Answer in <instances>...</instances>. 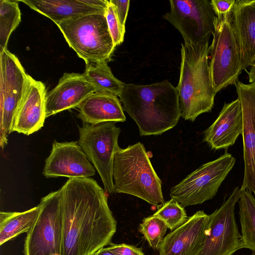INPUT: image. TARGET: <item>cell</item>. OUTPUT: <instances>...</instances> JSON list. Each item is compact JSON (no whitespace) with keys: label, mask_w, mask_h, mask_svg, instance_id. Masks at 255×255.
<instances>
[{"label":"cell","mask_w":255,"mask_h":255,"mask_svg":"<svg viewBox=\"0 0 255 255\" xmlns=\"http://www.w3.org/2000/svg\"><path fill=\"white\" fill-rule=\"evenodd\" d=\"M231 15V13L216 16L213 40L209 46L210 72L216 94L235 84L243 71Z\"/></svg>","instance_id":"obj_6"},{"label":"cell","mask_w":255,"mask_h":255,"mask_svg":"<svg viewBox=\"0 0 255 255\" xmlns=\"http://www.w3.org/2000/svg\"><path fill=\"white\" fill-rule=\"evenodd\" d=\"M243 117L244 174L241 189L255 195V81L245 84L239 80L234 84Z\"/></svg>","instance_id":"obj_13"},{"label":"cell","mask_w":255,"mask_h":255,"mask_svg":"<svg viewBox=\"0 0 255 255\" xmlns=\"http://www.w3.org/2000/svg\"></svg>","instance_id":"obj_35"},{"label":"cell","mask_w":255,"mask_h":255,"mask_svg":"<svg viewBox=\"0 0 255 255\" xmlns=\"http://www.w3.org/2000/svg\"><path fill=\"white\" fill-rule=\"evenodd\" d=\"M235 163L236 158L226 153L203 164L171 188V198L183 207L201 204L212 199Z\"/></svg>","instance_id":"obj_7"},{"label":"cell","mask_w":255,"mask_h":255,"mask_svg":"<svg viewBox=\"0 0 255 255\" xmlns=\"http://www.w3.org/2000/svg\"><path fill=\"white\" fill-rule=\"evenodd\" d=\"M252 255H255V252H253Z\"/></svg>","instance_id":"obj_34"},{"label":"cell","mask_w":255,"mask_h":255,"mask_svg":"<svg viewBox=\"0 0 255 255\" xmlns=\"http://www.w3.org/2000/svg\"><path fill=\"white\" fill-rule=\"evenodd\" d=\"M243 117L237 98L225 103L216 120L204 132V140L215 150L233 145L243 132Z\"/></svg>","instance_id":"obj_19"},{"label":"cell","mask_w":255,"mask_h":255,"mask_svg":"<svg viewBox=\"0 0 255 255\" xmlns=\"http://www.w3.org/2000/svg\"><path fill=\"white\" fill-rule=\"evenodd\" d=\"M0 145L7 144L17 110L24 96L29 76L17 57L7 49L0 53Z\"/></svg>","instance_id":"obj_10"},{"label":"cell","mask_w":255,"mask_h":255,"mask_svg":"<svg viewBox=\"0 0 255 255\" xmlns=\"http://www.w3.org/2000/svg\"><path fill=\"white\" fill-rule=\"evenodd\" d=\"M42 173L46 178H90L95 170L78 142L54 141Z\"/></svg>","instance_id":"obj_14"},{"label":"cell","mask_w":255,"mask_h":255,"mask_svg":"<svg viewBox=\"0 0 255 255\" xmlns=\"http://www.w3.org/2000/svg\"><path fill=\"white\" fill-rule=\"evenodd\" d=\"M108 63L103 61L87 64L83 74L95 92L119 97L125 83L114 76Z\"/></svg>","instance_id":"obj_23"},{"label":"cell","mask_w":255,"mask_h":255,"mask_svg":"<svg viewBox=\"0 0 255 255\" xmlns=\"http://www.w3.org/2000/svg\"><path fill=\"white\" fill-rule=\"evenodd\" d=\"M209 222V215L202 210L197 211L163 239L158 248L159 255H199Z\"/></svg>","instance_id":"obj_15"},{"label":"cell","mask_w":255,"mask_h":255,"mask_svg":"<svg viewBox=\"0 0 255 255\" xmlns=\"http://www.w3.org/2000/svg\"><path fill=\"white\" fill-rule=\"evenodd\" d=\"M108 248L118 255H144L142 248L126 244H111Z\"/></svg>","instance_id":"obj_29"},{"label":"cell","mask_w":255,"mask_h":255,"mask_svg":"<svg viewBox=\"0 0 255 255\" xmlns=\"http://www.w3.org/2000/svg\"><path fill=\"white\" fill-rule=\"evenodd\" d=\"M170 9L163 18L181 33L184 42L209 41L216 15L209 0H170Z\"/></svg>","instance_id":"obj_11"},{"label":"cell","mask_w":255,"mask_h":255,"mask_svg":"<svg viewBox=\"0 0 255 255\" xmlns=\"http://www.w3.org/2000/svg\"><path fill=\"white\" fill-rule=\"evenodd\" d=\"M167 228L161 219L153 215L143 219L139 225V231L152 249L158 250Z\"/></svg>","instance_id":"obj_26"},{"label":"cell","mask_w":255,"mask_h":255,"mask_svg":"<svg viewBox=\"0 0 255 255\" xmlns=\"http://www.w3.org/2000/svg\"><path fill=\"white\" fill-rule=\"evenodd\" d=\"M94 92V89L83 74L65 73L56 86L46 94V118L77 108Z\"/></svg>","instance_id":"obj_16"},{"label":"cell","mask_w":255,"mask_h":255,"mask_svg":"<svg viewBox=\"0 0 255 255\" xmlns=\"http://www.w3.org/2000/svg\"><path fill=\"white\" fill-rule=\"evenodd\" d=\"M114 5L116 11L121 24L125 26L129 9L130 0H110Z\"/></svg>","instance_id":"obj_31"},{"label":"cell","mask_w":255,"mask_h":255,"mask_svg":"<svg viewBox=\"0 0 255 255\" xmlns=\"http://www.w3.org/2000/svg\"><path fill=\"white\" fill-rule=\"evenodd\" d=\"M113 178L115 193L132 195L157 207L165 202L161 181L140 142L126 148L119 147L114 160Z\"/></svg>","instance_id":"obj_4"},{"label":"cell","mask_w":255,"mask_h":255,"mask_svg":"<svg viewBox=\"0 0 255 255\" xmlns=\"http://www.w3.org/2000/svg\"><path fill=\"white\" fill-rule=\"evenodd\" d=\"M62 255H94L112 244L117 221L105 190L91 178L62 187Z\"/></svg>","instance_id":"obj_1"},{"label":"cell","mask_w":255,"mask_h":255,"mask_svg":"<svg viewBox=\"0 0 255 255\" xmlns=\"http://www.w3.org/2000/svg\"><path fill=\"white\" fill-rule=\"evenodd\" d=\"M109 29L115 46L121 44L124 39L125 26L121 23L114 5L110 0L105 14Z\"/></svg>","instance_id":"obj_28"},{"label":"cell","mask_w":255,"mask_h":255,"mask_svg":"<svg viewBox=\"0 0 255 255\" xmlns=\"http://www.w3.org/2000/svg\"><path fill=\"white\" fill-rule=\"evenodd\" d=\"M105 14H87L57 24L69 46L86 65L109 62L116 47Z\"/></svg>","instance_id":"obj_5"},{"label":"cell","mask_w":255,"mask_h":255,"mask_svg":"<svg viewBox=\"0 0 255 255\" xmlns=\"http://www.w3.org/2000/svg\"><path fill=\"white\" fill-rule=\"evenodd\" d=\"M180 76L176 89L181 117L194 122L211 111L216 93L211 78L209 41L182 43Z\"/></svg>","instance_id":"obj_3"},{"label":"cell","mask_w":255,"mask_h":255,"mask_svg":"<svg viewBox=\"0 0 255 255\" xmlns=\"http://www.w3.org/2000/svg\"><path fill=\"white\" fill-rule=\"evenodd\" d=\"M153 215L161 219L172 231L188 219L184 207L173 199L165 202Z\"/></svg>","instance_id":"obj_27"},{"label":"cell","mask_w":255,"mask_h":255,"mask_svg":"<svg viewBox=\"0 0 255 255\" xmlns=\"http://www.w3.org/2000/svg\"><path fill=\"white\" fill-rule=\"evenodd\" d=\"M119 97L141 136L161 134L181 117L176 88L167 80L148 85L125 83Z\"/></svg>","instance_id":"obj_2"},{"label":"cell","mask_w":255,"mask_h":255,"mask_svg":"<svg viewBox=\"0 0 255 255\" xmlns=\"http://www.w3.org/2000/svg\"><path fill=\"white\" fill-rule=\"evenodd\" d=\"M45 86L29 76L24 96L14 119L12 131L29 135L43 126L46 118Z\"/></svg>","instance_id":"obj_17"},{"label":"cell","mask_w":255,"mask_h":255,"mask_svg":"<svg viewBox=\"0 0 255 255\" xmlns=\"http://www.w3.org/2000/svg\"><path fill=\"white\" fill-rule=\"evenodd\" d=\"M241 192V188L235 187L222 205L209 215L208 231L199 255H233L241 249L242 236L235 216Z\"/></svg>","instance_id":"obj_12"},{"label":"cell","mask_w":255,"mask_h":255,"mask_svg":"<svg viewBox=\"0 0 255 255\" xmlns=\"http://www.w3.org/2000/svg\"><path fill=\"white\" fill-rule=\"evenodd\" d=\"M94 255H118L111 251L108 247L102 248L98 251Z\"/></svg>","instance_id":"obj_32"},{"label":"cell","mask_w":255,"mask_h":255,"mask_svg":"<svg viewBox=\"0 0 255 255\" xmlns=\"http://www.w3.org/2000/svg\"><path fill=\"white\" fill-rule=\"evenodd\" d=\"M21 21L18 0H0V53L7 49L12 32Z\"/></svg>","instance_id":"obj_25"},{"label":"cell","mask_w":255,"mask_h":255,"mask_svg":"<svg viewBox=\"0 0 255 255\" xmlns=\"http://www.w3.org/2000/svg\"><path fill=\"white\" fill-rule=\"evenodd\" d=\"M62 189L50 192L40 202V213L25 237L24 255H62Z\"/></svg>","instance_id":"obj_8"},{"label":"cell","mask_w":255,"mask_h":255,"mask_svg":"<svg viewBox=\"0 0 255 255\" xmlns=\"http://www.w3.org/2000/svg\"><path fill=\"white\" fill-rule=\"evenodd\" d=\"M236 0H212L211 5L216 16L229 14L231 13Z\"/></svg>","instance_id":"obj_30"},{"label":"cell","mask_w":255,"mask_h":255,"mask_svg":"<svg viewBox=\"0 0 255 255\" xmlns=\"http://www.w3.org/2000/svg\"><path fill=\"white\" fill-rule=\"evenodd\" d=\"M241 190L238 201L242 232L241 249L255 252V198L249 190Z\"/></svg>","instance_id":"obj_24"},{"label":"cell","mask_w":255,"mask_h":255,"mask_svg":"<svg viewBox=\"0 0 255 255\" xmlns=\"http://www.w3.org/2000/svg\"><path fill=\"white\" fill-rule=\"evenodd\" d=\"M77 115L83 124L97 125L105 122H124L126 118L118 97L94 92L77 107Z\"/></svg>","instance_id":"obj_21"},{"label":"cell","mask_w":255,"mask_h":255,"mask_svg":"<svg viewBox=\"0 0 255 255\" xmlns=\"http://www.w3.org/2000/svg\"><path fill=\"white\" fill-rule=\"evenodd\" d=\"M249 76V82L252 83L255 81V62L253 66L251 67L249 71L247 72Z\"/></svg>","instance_id":"obj_33"},{"label":"cell","mask_w":255,"mask_h":255,"mask_svg":"<svg viewBox=\"0 0 255 255\" xmlns=\"http://www.w3.org/2000/svg\"><path fill=\"white\" fill-rule=\"evenodd\" d=\"M231 22L238 44L243 70L255 62V0H236Z\"/></svg>","instance_id":"obj_18"},{"label":"cell","mask_w":255,"mask_h":255,"mask_svg":"<svg viewBox=\"0 0 255 255\" xmlns=\"http://www.w3.org/2000/svg\"><path fill=\"white\" fill-rule=\"evenodd\" d=\"M41 205L23 212L0 213V245L12 240L23 233L28 232L36 221Z\"/></svg>","instance_id":"obj_22"},{"label":"cell","mask_w":255,"mask_h":255,"mask_svg":"<svg viewBox=\"0 0 255 255\" xmlns=\"http://www.w3.org/2000/svg\"><path fill=\"white\" fill-rule=\"evenodd\" d=\"M78 143L99 173L107 194L115 193L113 167L119 148L120 128L114 122L97 125L83 124Z\"/></svg>","instance_id":"obj_9"},{"label":"cell","mask_w":255,"mask_h":255,"mask_svg":"<svg viewBox=\"0 0 255 255\" xmlns=\"http://www.w3.org/2000/svg\"><path fill=\"white\" fill-rule=\"evenodd\" d=\"M31 9L60 22L83 15L106 12L107 0H19Z\"/></svg>","instance_id":"obj_20"}]
</instances>
